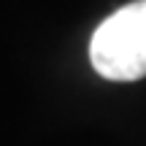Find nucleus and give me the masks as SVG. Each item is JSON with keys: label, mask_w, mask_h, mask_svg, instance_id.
Returning <instances> with one entry per match:
<instances>
[{"label": "nucleus", "mask_w": 146, "mask_h": 146, "mask_svg": "<svg viewBox=\"0 0 146 146\" xmlns=\"http://www.w3.org/2000/svg\"><path fill=\"white\" fill-rule=\"evenodd\" d=\"M89 62L108 81H138L146 76V0H133L98 25Z\"/></svg>", "instance_id": "nucleus-1"}]
</instances>
